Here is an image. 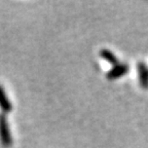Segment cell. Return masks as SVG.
Wrapping results in <instances>:
<instances>
[{
    "mask_svg": "<svg viewBox=\"0 0 148 148\" xmlns=\"http://www.w3.org/2000/svg\"><path fill=\"white\" fill-rule=\"evenodd\" d=\"M129 72V66L127 64L123 63H118L117 65L113 66L106 74V77L109 80H114V79L120 78L121 76H125Z\"/></svg>",
    "mask_w": 148,
    "mask_h": 148,
    "instance_id": "cell-1",
    "label": "cell"
},
{
    "mask_svg": "<svg viewBox=\"0 0 148 148\" xmlns=\"http://www.w3.org/2000/svg\"><path fill=\"white\" fill-rule=\"evenodd\" d=\"M138 73L140 86L143 88H148V67L144 63L138 64Z\"/></svg>",
    "mask_w": 148,
    "mask_h": 148,
    "instance_id": "cell-2",
    "label": "cell"
},
{
    "mask_svg": "<svg viewBox=\"0 0 148 148\" xmlns=\"http://www.w3.org/2000/svg\"><path fill=\"white\" fill-rule=\"evenodd\" d=\"M101 57L105 61H107L109 64L113 65V66H115V65H117L119 63L117 57L111 51H109V49H103V51H101Z\"/></svg>",
    "mask_w": 148,
    "mask_h": 148,
    "instance_id": "cell-3",
    "label": "cell"
}]
</instances>
